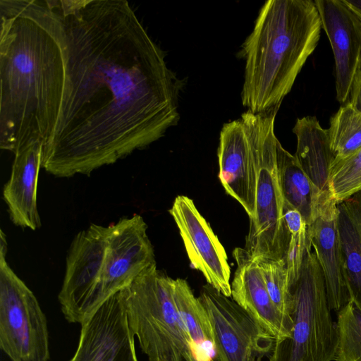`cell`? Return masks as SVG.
I'll return each instance as SVG.
<instances>
[{
  "mask_svg": "<svg viewBox=\"0 0 361 361\" xmlns=\"http://www.w3.org/2000/svg\"><path fill=\"white\" fill-rule=\"evenodd\" d=\"M68 43V83L42 167L90 175L158 140L179 121L183 81L126 0L54 1Z\"/></svg>",
  "mask_w": 361,
  "mask_h": 361,
  "instance_id": "1",
  "label": "cell"
},
{
  "mask_svg": "<svg viewBox=\"0 0 361 361\" xmlns=\"http://www.w3.org/2000/svg\"><path fill=\"white\" fill-rule=\"evenodd\" d=\"M0 148L51 139L68 83V43L54 0H0Z\"/></svg>",
  "mask_w": 361,
  "mask_h": 361,
  "instance_id": "2",
  "label": "cell"
},
{
  "mask_svg": "<svg viewBox=\"0 0 361 361\" xmlns=\"http://www.w3.org/2000/svg\"><path fill=\"white\" fill-rule=\"evenodd\" d=\"M144 219L135 214L108 226L92 224L74 237L58 299L65 319L80 325L156 263Z\"/></svg>",
  "mask_w": 361,
  "mask_h": 361,
  "instance_id": "3",
  "label": "cell"
},
{
  "mask_svg": "<svg viewBox=\"0 0 361 361\" xmlns=\"http://www.w3.org/2000/svg\"><path fill=\"white\" fill-rule=\"evenodd\" d=\"M322 24L314 1L269 0L242 44L243 105L252 113L279 109L317 47Z\"/></svg>",
  "mask_w": 361,
  "mask_h": 361,
  "instance_id": "4",
  "label": "cell"
},
{
  "mask_svg": "<svg viewBox=\"0 0 361 361\" xmlns=\"http://www.w3.org/2000/svg\"><path fill=\"white\" fill-rule=\"evenodd\" d=\"M173 280L154 263L120 291L129 326L148 361H197L174 302Z\"/></svg>",
  "mask_w": 361,
  "mask_h": 361,
  "instance_id": "5",
  "label": "cell"
},
{
  "mask_svg": "<svg viewBox=\"0 0 361 361\" xmlns=\"http://www.w3.org/2000/svg\"><path fill=\"white\" fill-rule=\"evenodd\" d=\"M290 336L275 341L268 361H331L337 333L331 313L323 273L310 240L300 276L290 288Z\"/></svg>",
  "mask_w": 361,
  "mask_h": 361,
  "instance_id": "6",
  "label": "cell"
},
{
  "mask_svg": "<svg viewBox=\"0 0 361 361\" xmlns=\"http://www.w3.org/2000/svg\"><path fill=\"white\" fill-rule=\"evenodd\" d=\"M278 110L261 113L255 140V216L250 219L245 249L256 262L283 260L289 240L277 169L274 122Z\"/></svg>",
  "mask_w": 361,
  "mask_h": 361,
  "instance_id": "7",
  "label": "cell"
},
{
  "mask_svg": "<svg viewBox=\"0 0 361 361\" xmlns=\"http://www.w3.org/2000/svg\"><path fill=\"white\" fill-rule=\"evenodd\" d=\"M7 241L0 240V348L11 361H48L47 318L32 291L6 261Z\"/></svg>",
  "mask_w": 361,
  "mask_h": 361,
  "instance_id": "8",
  "label": "cell"
},
{
  "mask_svg": "<svg viewBox=\"0 0 361 361\" xmlns=\"http://www.w3.org/2000/svg\"><path fill=\"white\" fill-rule=\"evenodd\" d=\"M198 299L212 326L216 361H262L271 353L275 338L233 299L209 284Z\"/></svg>",
  "mask_w": 361,
  "mask_h": 361,
  "instance_id": "9",
  "label": "cell"
},
{
  "mask_svg": "<svg viewBox=\"0 0 361 361\" xmlns=\"http://www.w3.org/2000/svg\"><path fill=\"white\" fill-rule=\"evenodd\" d=\"M260 114L247 111L240 118L225 123L217 150L220 182L250 219L255 216V146Z\"/></svg>",
  "mask_w": 361,
  "mask_h": 361,
  "instance_id": "10",
  "label": "cell"
},
{
  "mask_svg": "<svg viewBox=\"0 0 361 361\" xmlns=\"http://www.w3.org/2000/svg\"><path fill=\"white\" fill-rule=\"evenodd\" d=\"M169 213L192 266L202 274L207 284L231 298V269L225 249L192 200L178 195Z\"/></svg>",
  "mask_w": 361,
  "mask_h": 361,
  "instance_id": "11",
  "label": "cell"
},
{
  "mask_svg": "<svg viewBox=\"0 0 361 361\" xmlns=\"http://www.w3.org/2000/svg\"><path fill=\"white\" fill-rule=\"evenodd\" d=\"M120 291L81 324L78 345L69 361H138Z\"/></svg>",
  "mask_w": 361,
  "mask_h": 361,
  "instance_id": "12",
  "label": "cell"
},
{
  "mask_svg": "<svg viewBox=\"0 0 361 361\" xmlns=\"http://www.w3.org/2000/svg\"><path fill=\"white\" fill-rule=\"evenodd\" d=\"M314 4L334 54L336 97L343 104L361 71V21L343 0H315Z\"/></svg>",
  "mask_w": 361,
  "mask_h": 361,
  "instance_id": "13",
  "label": "cell"
},
{
  "mask_svg": "<svg viewBox=\"0 0 361 361\" xmlns=\"http://www.w3.org/2000/svg\"><path fill=\"white\" fill-rule=\"evenodd\" d=\"M237 264L231 283L232 299L276 341L290 336L293 322L273 302L258 263L242 247L233 252Z\"/></svg>",
  "mask_w": 361,
  "mask_h": 361,
  "instance_id": "14",
  "label": "cell"
},
{
  "mask_svg": "<svg viewBox=\"0 0 361 361\" xmlns=\"http://www.w3.org/2000/svg\"><path fill=\"white\" fill-rule=\"evenodd\" d=\"M307 233L322 269L328 302L338 312L350 300L343 252L337 226V203L334 198L321 207Z\"/></svg>",
  "mask_w": 361,
  "mask_h": 361,
  "instance_id": "15",
  "label": "cell"
},
{
  "mask_svg": "<svg viewBox=\"0 0 361 361\" xmlns=\"http://www.w3.org/2000/svg\"><path fill=\"white\" fill-rule=\"evenodd\" d=\"M42 149V142H32L16 151L9 180L3 189L13 223L33 231L41 227L37 191Z\"/></svg>",
  "mask_w": 361,
  "mask_h": 361,
  "instance_id": "16",
  "label": "cell"
},
{
  "mask_svg": "<svg viewBox=\"0 0 361 361\" xmlns=\"http://www.w3.org/2000/svg\"><path fill=\"white\" fill-rule=\"evenodd\" d=\"M297 139L295 157L314 185L327 196L330 190V172L334 154L327 130L314 116L298 118L293 128Z\"/></svg>",
  "mask_w": 361,
  "mask_h": 361,
  "instance_id": "17",
  "label": "cell"
},
{
  "mask_svg": "<svg viewBox=\"0 0 361 361\" xmlns=\"http://www.w3.org/2000/svg\"><path fill=\"white\" fill-rule=\"evenodd\" d=\"M277 169L283 200L302 215L307 226L319 215L322 205L333 196H327L314 185L295 155L277 143Z\"/></svg>",
  "mask_w": 361,
  "mask_h": 361,
  "instance_id": "18",
  "label": "cell"
},
{
  "mask_svg": "<svg viewBox=\"0 0 361 361\" xmlns=\"http://www.w3.org/2000/svg\"><path fill=\"white\" fill-rule=\"evenodd\" d=\"M337 226L350 300L361 310V191L337 204Z\"/></svg>",
  "mask_w": 361,
  "mask_h": 361,
  "instance_id": "19",
  "label": "cell"
},
{
  "mask_svg": "<svg viewBox=\"0 0 361 361\" xmlns=\"http://www.w3.org/2000/svg\"><path fill=\"white\" fill-rule=\"evenodd\" d=\"M173 297L191 340L197 361H216L209 319L186 280L173 279Z\"/></svg>",
  "mask_w": 361,
  "mask_h": 361,
  "instance_id": "20",
  "label": "cell"
},
{
  "mask_svg": "<svg viewBox=\"0 0 361 361\" xmlns=\"http://www.w3.org/2000/svg\"><path fill=\"white\" fill-rule=\"evenodd\" d=\"M327 130L333 162L344 159L361 149V113L348 101L330 118Z\"/></svg>",
  "mask_w": 361,
  "mask_h": 361,
  "instance_id": "21",
  "label": "cell"
},
{
  "mask_svg": "<svg viewBox=\"0 0 361 361\" xmlns=\"http://www.w3.org/2000/svg\"><path fill=\"white\" fill-rule=\"evenodd\" d=\"M336 361H361V310L350 300L337 312Z\"/></svg>",
  "mask_w": 361,
  "mask_h": 361,
  "instance_id": "22",
  "label": "cell"
},
{
  "mask_svg": "<svg viewBox=\"0 0 361 361\" xmlns=\"http://www.w3.org/2000/svg\"><path fill=\"white\" fill-rule=\"evenodd\" d=\"M330 190L337 204L361 191V149L344 159L333 162Z\"/></svg>",
  "mask_w": 361,
  "mask_h": 361,
  "instance_id": "23",
  "label": "cell"
},
{
  "mask_svg": "<svg viewBox=\"0 0 361 361\" xmlns=\"http://www.w3.org/2000/svg\"><path fill=\"white\" fill-rule=\"evenodd\" d=\"M257 262L273 302L286 317L293 322L290 317L292 296L284 261L263 260Z\"/></svg>",
  "mask_w": 361,
  "mask_h": 361,
  "instance_id": "24",
  "label": "cell"
},
{
  "mask_svg": "<svg viewBox=\"0 0 361 361\" xmlns=\"http://www.w3.org/2000/svg\"><path fill=\"white\" fill-rule=\"evenodd\" d=\"M289 240L283 258L286 264L290 289L295 283L300 276L303 263L305 250L310 241L307 226L299 232H288Z\"/></svg>",
  "mask_w": 361,
  "mask_h": 361,
  "instance_id": "25",
  "label": "cell"
},
{
  "mask_svg": "<svg viewBox=\"0 0 361 361\" xmlns=\"http://www.w3.org/2000/svg\"><path fill=\"white\" fill-rule=\"evenodd\" d=\"M348 101L361 113V71L354 79Z\"/></svg>",
  "mask_w": 361,
  "mask_h": 361,
  "instance_id": "26",
  "label": "cell"
},
{
  "mask_svg": "<svg viewBox=\"0 0 361 361\" xmlns=\"http://www.w3.org/2000/svg\"><path fill=\"white\" fill-rule=\"evenodd\" d=\"M361 21V0H343Z\"/></svg>",
  "mask_w": 361,
  "mask_h": 361,
  "instance_id": "27",
  "label": "cell"
}]
</instances>
